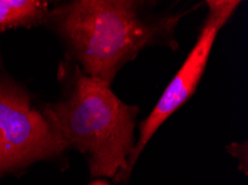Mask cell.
Returning <instances> with one entry per match:
<instances>
[{"label": "cell", "instance_id": "3", "mask_svg": "<svg viewBox=\"0 0 248 185\" xmlns=\"http://www.w3.org/2000/svg\"><path fill=\"white\" fill-rule=\"evenodd\" d=\"M66 150L27 91L0 75V176Z\"/></svg>", "mask_w": 248, "mask_h": 185}, {"label": "cell", "instance_id": "5", "mask_svg": "<svg viewBox=\"0 0 248 185\" xmlns=\"http://www.w3.org/2000/svg\"><path fill=\"white\" fill-rule=\"evenodd\" d=\"M49 3L40 0H0V32L46 24Z\"/></svg>", "mask_w": 248, "mask_h": 185}, {"label": "cell", "instance_id": "7", "mask_svg": "<svg viewBox=\"0 0 248 185\" xmlns=\"http://www.w3.org/2000/svg\"><path fill=\"white\" fill-rule=\"evenodd\" d=\"M88 185H110L106 180H96Z\"/></svg>", "mask_w": 248, "mask_h": 185}, {"label": "cell", "instance_id": "6", "mask_svg": "<svg viewBox=\"0 0 248 185\" xmlns=\"http://www.w3.org/2000/svg\"><path fill=\"white\" fill-rule=\"evenodd\" d=\"M247 145V141H244V143H232L227 146V151L232 156H234L238 158L239 161V170H243V172L247 175V149L244 150V148Z\"/></svg>", "mask_w": 248, "mask_h": 185}, {"label": "cell", "instance_id": "1", "mask_svg": "<svg viewBox=\"0 0 248 185\" xmlns=\"http://www.w3.org/2000/svg\"><path fill=\"white\" fill-rule=\"evenodd\" d=\"M154 3L76 0L51 10L47 22L82 72L110 85L123 66L145 48L177 47L175 29L185 13H155Z\"/></svg>", "mask_w": 248, "mask_h": 185}, {"label": "cell", "instance_id": "2", "mask_svg": "<svg viewBox=\"0 0 248 185\" xmlns=\"http://www.w3.org/2000/svg\"><path fill=\"white\" fill-rule=\"evenodd\" d=\"M69 66L60 72L62 97L41 113L66 149L84 154L93 176L127 181L139 109L124 103L109 85L84 73L78 65Z\"/></svg>", "mask_w": 248, "mask_h": 185}, {"label": "cell", "instance_id": "4", "mask_svg": "<svg viewBox=\"0 0 248 185\" xmlns=\"http://www.w3.org/2000/svg\"><path fill=\"white\" fill-rule=\"evenodd\" d=\"M206 3L208 6V14L199 32L196 43L187 56L178 72L165 89L155 108L139 126V138L135 144L133 156L130 157L127 164L126 179L129 177L141 151L145 149L149 140L154 137L161 124L194 94L207 66L216 37L220 29L234 14L240 1L208 0Z\"/></svg>", "mask_w": 248, "mask_h": 185}]
</instances>
